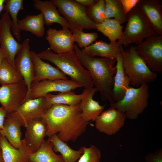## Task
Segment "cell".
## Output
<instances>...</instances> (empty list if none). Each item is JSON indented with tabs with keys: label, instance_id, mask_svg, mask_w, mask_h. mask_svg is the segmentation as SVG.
<instances>
[{
	"label": "cell",
	"instance_id": "12",
	"mask_svg": "<svg viewBox=\"0 0 162 162\" xmlns=\"http://www.w3.org/2000/svg\"><path fill=\"white\" fill-rule=\"evenodd\" d=\"M29 42L28 38L23 41L14 61L15 67L22 75L27 86L28 94L26 100L30 99V88L35 76L34 66L30 50Z\"/></svg>",
	"mask_w": 162,
	"mask_h": 162
},
{
	"label": "cell",
	"instance_id": "17",
	"mask_svg": "<svg viewBox=\"0 0 162 162\" xmlns=\"http://www.w3.org/2000/svg\"><path fill=\"white\" fill-rule=\"evenodd\" d=\"M98 90L96 87L85 88L82 93V96L80 104L81 116L84 121H95L97 117L103 111L105 104L100 105L98 101L93 99L94 94Z\"/></svg>",
	"mask_w": 162,
	"mask_h": 162
},
{
	"label": "cell",
	"instance_id": "2",
	"mask_svg": "<svg viewBox=\"0 0 162 162\" xmlns=\"http://www.w3.org/2000/svg\"><path fill=\"white\" fill-rule=\"evenodd\" d=\"M74 47L81 64L89 72L94 86L99 92L100 99L108 101L110 104L114 102L112 89L116 59L89 56L83 53L77 44H74Z\"/></svg>",
	"mask_w": 162,
	"mask_h": 162
},
{
	"label": "cell",
	"instance_id": "10",
	"mask_svg": "<svg viewBox=\"0 0 162 162\" xmlns=\"http://www.w3.org/2000/svg\"><path fill=\"white\" fill-rule=\"evenodd\" d=\"M46 106V101L44 97L30 99L24 102L16 111L9 116L16 120L22 127H26L30 121L42 118L47 110Z\"/></svg>",
	"mask_w": 162,
	"mask_h": 162
},
{
	"label": "cell",
	"instance_id": "32",
	"mask_svg": "<svg viewBox=\"0 0 162 162\" xmlns=\"http://www.w3.org/2000/svg\"><path fill=\"white\" fill-rule=\"evenodd\" d=\"M106 19L115 18L122 23L127 21V14L123 10L120 0H105Z\"/></svg>",
	"mask_w": 162,
	"mask_h": 162
},
{
	"label": "cell",
	"instance_id": "38",
	"mask_svg": "<svg viewBox=\"0 0 162 162\" xmlns=\"http://www.w3.org/2000/svg\"><path fill=\"white\" fill-rule=\"evenodd\" d=\"M7 116L6 111L2 106L0 107V130L2 129L5 120Z\"/></svg>",
	"mask_w": 162,
	"mask_h": 162
},
{
	"label": "cell",
	"instance_id": "26",
	"mask_svg": "<svg viewBox=\"0 0 162 162\" xmlns=\"http://www.w3.org/2000/svg\"><path fill=\"white\" fill-rule=\"evenodd\" d=\"M48 140L52 144L55 152H59L65 162H76L83 153L82 147L79 150L71 148L66 143L61 140L55 134L49 137Z\"/></svg>",
	"mask_w": 162,
	"mask_h": 162
},
{
	"label": "cell",
	"instance_id": "27",
	"mask_svg": "<svg viewBox=\"0 0 162 162\" xmlns=\"http://www.w3.org/2000/svg\"><path fill=\"white\" fill-rule=\"evenodd\" d=\"M122 24L116 19H108L101 23L96 24V29L107 37L110 43H114L122 38L123 28Z\"/></svg>",
	"mask_w": 162,
	"mask_h": 162
},
{
	"label": "cell",
	"instance_id": "37",
	"mask_svg": "<svg viewBox=\"0 0 162 162\" xmlns=\"http://www.w3.org/2000/svg\"><path fill=\"white\" fill-rule=\"evenodd\" d=\"M124 13L127 14L136 6L140 0H120Z\"/></svg>",
	"mask_w": 162,
	"mask_h": 162
},
{
	"label": "cell",
	"instance_id": "16",
	"mask_svg": "<svg viewBox=\"0 0 162 162\" xmlns=\"http://www.w3.org/2000/svg\"><path fill=\"white\" fill-rule=\"evenodd\" d=\"M25 127L26 132L22 140L34 153L40 148L45 140L47 132L46 124L40 118L30 121Z\"/></svg>",
	"mask_w": 162,
	"mask_h": 162
},
{
	"label": "cell",
	"instance_id": "20",
	"mask_svg": "<svg viewBox=\"0 0 162 162\" xmlns=\"http://www.w3.org/2000/svg\"><path fill=\"white\" fill-rule=\"evenodd\" d=\"M0 148L4 162H29L30 156L33 153L22 140L21 147L16 148L0 134Z\"/></svg>",
	"mask_w": 162,
	"mask_h": 162
},
{
	"label": "cell",
	"instance_id": "28",
	"mask_svg": "<svg viewBox=\"0 0 162 162\" xmlns=\"http://www.w3.org/2000/svg\"><path fill=\"white\" fill-rule=\"evenodd\" d=\"M53 146L48 140H44L40 148L32 153L30 160L33 162H65L62 156L57 155L53 149Z\"/></svg>",
	"mask_w": 162,
	"mask_h": 162
},
{
	"label": "cell",
	"instance_id": "22",
	"mask_svg": "<svg viewBox=\"0 0 162 162\" xmlns=\"http://www.w3.org/2000/svg\"><path fill=\"white\" fill-rule=\"evenodd\" d=\"M122 46L119 45L117 42L108 43L99 40L81 50L84 54L89 56L116 59L117 56L121 53Z\"/></svg>",
	"mask_w": 162,
	"mask_h": 162
},
{
	"label": "cell",
	"instance_id": "15",
	"mask_svg": "<svg viewBox=\"0 0 162 162\" xmlns=\"http://www.w3.org/2000/svg\"><path fill=\"white\" fill-rule=\"evenodd\" d=\"M73 37L69 29L50 28L47 31L45 38L49 44L50 49L54 53L61 54L74 50Z\"/></svg>",
	"mask_w": 162,
	"mask_h": 162
},
{
	"label": "cell",
	"instance_id": "31",
	"mask_svg": "<svg viewBox=\"0 0 162 162\" xmlns=\"http://www.w3.org/2000/svg\"><path fill=\"white\" fill-rule=\"evenodd\" d=\"M23 80L16 67L5 59L0 66V84H12Z\"/></svg>",
	"mask_w": 162,
	"mask_h": 162
},
{
	"label": "cell",
	"instance_id": "36",
	"mask_svg": "<svg viewBox=\"0 0 162 162\" xmlns=\"http://www.w3.org/2000/svg\"><path fill=\"white\" fill-rule=\"evenodd\" d=\"M146 162H162V149L148 153L144 157Z\"/></svg>",
	"mask_w": 162,
	"mask_h": 162
},
{
	"label": "cell",
	"instance_id": "1",
	"mask_svg": "<svg viewBox=\"0 0 162 162\" xmlns=\"http://www.w3.org/2000/svg\"><path fill=\"white\" fill-rule=\"evenodd\" d=\"M80 104H56L48 108L42 118L46 125V136L56 134L64 142L76 141L85 131L89 123L81 117Z\"/></svg>",
	"mask_w": 162,
	"mask_h": 162
},
{
	"label": "cell",
	"instance_id": "40",
	"mask_svg": "<svg viewBox=\"0 0 162 162\" xmlns=\"http://www.w3.org/2000/svg\"><path fill=\"white\" fill-rule=\"evenodd\" d=\"M6 56L4 52L0 48V66L4 60L6 58Z\"/></svg>",
	"mask_w": 162,
	"mask_h": 162
},
{
	"label": "cell",
	"instance_id": "5",
	"mask_svg": "<svg viewBox=\"0 0 162 162\" xmlns=\"http://www.w3.org/2000/svg\"><path fill=\"white\" fill-rule=\"evenodd\" d=\"M127 23L122 38L117 42L126 47L131 44L137 45L144 39L156 34L145 15L137 6L127 14Z\"/></svg>",
	"mask_w": 162,
	"mask_h": 162
},
{
	"label": "cell",
	"instance_id": "25",
	"mask_svg": "<svg viewBox=\"0 0 162 162\" xmlns=\"http://www.w3.org/2000/svg\"><path fill=\"white\" fill-rule=\"evenodd\" d=\"M45 22L42 14L28 15L19 20L18 26L20 31L28 32L37 37H43L45 33Z\"/></svg>",
	"mask_w": 162,
	"mask_h": 162
},
{
	"label": "cell",
	"instance_id": "33",
	"mask_svg": "<svg viewBox=\"0 0 162 162\" xmlns=\"http://www.w3.org/2000/svg\"><path fill=\"white\" fill-rule=\"evenodd\" d=\"M105 8V0H95L86 8L87 15L96 24L101 23L106 20Z\"/></svg>",
	"mask_w": 162,
	"mask_h": 162
},
{
	"label": "cell",
	"instance_id": "4",
	"mask_svg": "<svg viewBox=\"0 0 162 162\" xmlns=\"http://www.w3.org/2000/svg\"><path fill=\"white\" fill-rule=\"evenodd\" d=\"M121 53L123 67L130 85L137 88L156 79L157 73L149 69L136 52L135 46L131 45L125 50L122 46Z\"/></svg>",
	"mask_w": 162,
	"mask_h": 162
},
{
	"label": "cell",
	"instance_id": "14",
	"mask_svg": "<svg viewBox=\"0 0 162 162\" xmlns=\"http://www.w3.org/2000/svg\"><path fill=\"white\" fill-rule=\"evenodd\" d=\"M125 118L124 113L110 106L98 116L95 121V126L100 132L112 135L123 126Z\"/></svg>",
	"mask_w": 162,
	"mask_h": 162
},
{
	"label": "cell",
	"instance_id": "29",
	"mask_svg": "<svg viewBox=\"0 0 162 162\" xmlns=\"http://www.w3.org/2000/svg\"><path fill=\"white\" fill-rule=\"evenodd\" d=\"M82 94H76L73 91L58 92L56 94L50 93L46 94L44 97L46 101L47 110L54 104H62L75 106L80 104Z\"/></svg>",
	"mask_w": 162,
	"mask_h": 162
},
{
	"label": "cell",
	"instance_id": "42",
	"mask_svg": "<svg viewBox=\"0 0 162 162\" xmlns=\"http://www.w3.org/2000/svg\"><path fill=\"white\" fill-rule=\"evenodd\" d=\"M0 162H4L1 149L0 148Z\"/></svg>",
	"mask_w": 162,
	"mask_h": 162
},
{
	"label": "cell",
	"instance_id": "35",
	"mask_svg": "<svg viewBox=\"0 0 162 162\" xmlns=\"http://www.w3.org/2000/svg\"><path fill=\"white\" fill-rule=\"evenodd\" d=\"M82 147L83 153L78 162H100L101 152L96 146L92 145L88 147Z\"/></svg>",
	"mask_w": 162,
	"mask_h": 162
},
{
	"label": "cell",
	"instance_id": "39",
	"mask_svg": "<svg viewBox=\"0 0 162 162\" xmlns=\"http://www.w3.org/2000/svg\"><path fill=\"white\" fill-rule=\"evenodd\" d=\"M75 1L86 8L92 4L95 1L94 0H75Z\"/></svg>",
	"mask_w": 162,
	"mask_h": 162
},
{
	"label": "cell",
	"instance_id": "3",
	"mask_svg": "<svg viewBox=\"0 0 162 162\" xmlns=\"http://www.w3.org/2000/svg\"><path fill=\"white\" fill-rule=\"evenodd\" d=\"M38 55L42 59L53 63L64 74L70 76L71 80L85 88L94 87L89 72L81 64L74 50L70 52L58 54L47 48Z\"/></svg>",
	"mask_w": 162,
	"mask_h": 162
},
{
	"label": "cell",
	"instance_id": "11",
	"mask_svg": "<svg viewBox=\"0 0 162 162\" xmlns=\"http://www.w3.org/2000/svg\"><path fill=\"white\" fill-rule=\"evenodd\" d=\"M11 26L10 16L5 12L2 15L0 22V48L5 53V59L15 67V58L22 44L18 42L13 37Z\"/></svg>",
	"mask_w": 162,
	"mask_h": 162
},
{
	"label": "cell",
	"instance_id": "21",
	"mask_svg": "<svg viewBox=\"0 0 162 162\" xmlns=\"http://www.w3.org/2000/svg\"><path fill=\"white\" fill-rule=\"evenodd\" d=\"M145 15L157 34L162 35V5L156 0H140L137 5Z\"/></svg>",
	"mask_w": 162,
	"mask_h": 162
},
{
	"label": "cell",
	"instance_id": "6",
	"mask_svg": "<svg viewBox=\"0 0 162 162\" xmlns=\"http://www.w3.org/2000/svg\"><path fill=\"white\" fill-rule=\"evenodd\" d=\"M148 84H143L139 87H130L120 100L110 104L124 113L126 118L136 119L147 107L149 98Z\"/></svg>",
	"mask_w": 162,
	"mask_h": 162
},
{
	"label": "cell",
	"instance_id": "30",
	"mask_svg": "<svg viewBox=\"0 0 162 162\" xmlns=\"http://www.w3.org/2000/svg\"><path fill=\"white\" fill-rule=\"evenodd\" d=\"M23 9L22 0H5L3 10L8 13L12 19L11 30L12 33L19 41L21 40V31L18 26L17 15L21 10Z\"/></svg>",
	"mask_w": 162,
	"mask_h": 162
},
{
	"label": "cell",
	"instance_id": "8",
	"mask_svg": "<svg viewBox=\"0 0 162 162\" xmlns=\"http://www.w3.org/2000/svg\"><path fill=\"white\" fill-rule=\"evenodd\" d=\"M135 47L152 71L162 73V35L155 34L146 39Z\"/></svg>",
	"mask_w": 162,
	"mask_h": 162
},
{
	"label": "cell",
	"instance_id": "43",
	"mask_svg": "<svg viewBox=\"0 0 162 162\" xmlns=\"http://www.w3.org/2000/svg\"><path fill=\"white\" fill-rule=\"evenodd\" d=\"M29 162H32V161H30Z\"/></svg>",
	"mask_w": 162,
	"mask_h": 162
},
{
	"label": "cell",
	"instance_id": "41",
	"mask_svg": "<svg viewBox=\"0 0 162 162\" xmlns=\"http://www.w3.org/2000/svg\"><path fill=\"white\" fill-rule=\"evenodd\" d=\"M5 0H0V14L2 11L3 10L4 6ZM1 18H0V22Z\"/></svg>",
	"mask_w": 162,
	"mask_h": 162
},
{
	"label": "cell",
	"instance_id": "7",
	"mask_svg": "<svg viewBox=\"0 0 162 162\" xmlns=\"http://www.w3.org/2000/svg\"><path fill=\"white\" fill-rule=\"evenodd\" d=\"M60 14L67 21L72 32L96 29V24L88 16L86 8L75 0H52Z\"/></svg>",
	"mask_w": 162,
	"mask_h": 162
},
{
	"label": "cell",
	"instance_id": "9",
	"mask_svg": "<svg viewBox=\"0 0 162 162\" xmlns=\"http://www.w3.org/2000/svg\"><path fill=\"white\" fill-rule=\"evenodd\" d=\"M28 89L24 80L12 84H4L0 87V104L8 116L16 111L26 100Z\"/></svg>",
	"mask_w": 162,
	"mask_h": 162
},
{
	"label": "cell",
	"instance_id": "34",
	"mask_svg": "<svg viewBox=\"0 0 162 162\" xmlns=\"http://www.w3.org/2000/svg\"><path fill=\"white\" fill-rule=\"evenodd\" d=\"M72 33L74 42L77 43L79 48H84L91 45L98 38V34L96 32L86 33L83 30H79Z\"/></svg>",
	"mask_w": 162,
	"mask_h": 162
},
{
	"label": "cell",
	"instance_id": "19",
	"mask_svg": "<svg viewBox=\"0 0 162 162\" xmlns=\"http://www.w3.org/2000/svg\"><path fill=\"white\" fill-rule=\"evenodd\" d=\"M32 2L34 8L40 10L42 14L46 25L50 26L53 23H57L60 24L63 29H69L67 21L60 15L52 0H33Z\"/></svg>",
	"mask_w": 162,
	"mask_h": 162
},
{
	"label": "cell",
	"instance_id": "18",
	"mask_svg": "<svg viewBox=\"0 0 162 162\" xmlns=\"http://www.w3.org/2000/svg\"><path fill=\"white\" fill-rule=\"evenodd\" d=\"M30 53L35 71V76L33 82L44 80H68L66 75L58 68L43 61L36 52L30 51Z\"/></svg>",
	"mask_w": 162,
	"mask_h": 162
},
{
	"label": "cell",
	"instance_id": "24",
	"mask_svg": "<svg viewBox=\"0 0 162 162\" xmlns=\"http://www.w3.org/2000/svg\"><path fill=\"white\" fill-rule=\"evenodd\" d=\"M21 127L16 120L9 116L5 120L0 134L5 137L13 147L19 148L22 146Z\"/></svg>",
	"mask_w": 162,
	"mask_h": 162
},
{
	"label": "cell",
	"instance_id": "23",
	"mask_svg": "<svg viewBox=\"0 0 162 162\" xmlns=\"http://www.w3.org/2000/svg\"><path fill=\"white\" fill-rule=\"evenodd\" d=\"M116 71L114 77V83L112 89L113 98L114 102L121 100L127 90L130 87L128 78L125 74L122 64V53L116 58Z\"/></svg>",
	"mask_w": 162,
	"mask_h": 162
},
{
	"label": "cell",
	"instance_id": "13",
	"mask_svg": "<svg viewBox=\"0 0 162 162\" xmlns=\"http://www.w3.org/2000/svg\"><path fill=\"white\" fill-rule=\"evenodd\" d=\"M82 87L71 80H44L33 82L30 88V99L44 97L46 94L53 92H67Z\"/></svg>",
	"mask_w": 162,
	"mask_h": 162
}]
</instances>
